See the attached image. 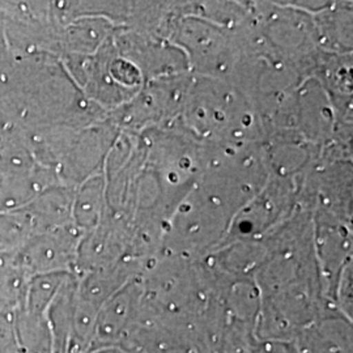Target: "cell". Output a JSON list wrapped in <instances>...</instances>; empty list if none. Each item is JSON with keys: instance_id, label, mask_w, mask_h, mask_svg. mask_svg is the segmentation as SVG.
Listing matches in <instances>:
<instances>
[{"instance_id": "obj_4", "label": "cell", "mask_w": 353, "mask_h": 353, "mask_svg": "<svg viewBox=\"0 0 353 353\" xmlns=\"http://www.w3.org/2000/svg\"><path fill=\"white\" fill-rule=\"evenodd\" d=\"M135 353H198V351L188 343L166 341L153 335H143Z\"/></svg>"}, {"instance_id": "obj_2", "label": "cell", "mask_w": 353, "mask_h": 353, "mask_svg": "<svg viewBox=\"0 0 353 353\" xmlns=\"http://www.w3.org/2000/svg\"><path fill=\"white\" fill-rule=\"evenodd\" d=\"M297 353H352V321L341 313H325L293 339Z\"/></svg>"}, {"instance_id": "obj_1", "label": "cell", "mask_w": 353, "mask_h": 353, "mask_svg": "<svg viewBox=\"0 0 353 353\" xmlns=\"http://www.w3.org/2000/svg\"><path fill=\"white\" fill-rule=\"evenodd\" d=\"M141 301L132 292H122L112 296L99 309L93 350L121 347L127 338L139 327Z\"/></svg>"}, {"instance_id": "obj_5", "label": "cell", "mask_w": 353, "mask_h": 353, "mask_svg": "<svg viewBox=\"0 0 353 353\" xmlns=\"http://www.w3.org/2000/svg\"><path fill=\"white\" fill-rule=\"evenodd\" d=\"M14 312L0 314V353H20L14 331Z\"/></svg>"}, {"instance_id": "obj_3", "label": "cell", "mask_w": 353, "mask_h": 353, "mask_svg": "<svg viewBox=\"0 0 353 353\" xmlns=\"http://www.w3.org/2000/svg\"><path fill=\"white\" fill-rule=\"evenodd\" d=\"M14 331L20 353H54V343L46 314H34L17 307Z\"/></svg>"}]
</instances>
